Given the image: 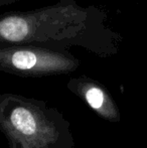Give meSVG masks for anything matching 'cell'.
Segmentation results:
<instances>
[{
	"mask_svg": "<svg viewBox=\"0 0 147 148\" xmlns=\"http://www.w3.org/2000/svg\"><path fill=\"white\" fill-rule=\"evenodd\" d=\"M0 131L8 148H75L71 123L44 101L0 94Z\"/></svg>",
	"mask_w": 147,
	"mask_h": 148,
	"instance_id": "1",
	"label": "cell"
},
{
	"mask_svg": "<svg viewBox=\"0 0 147 148\" xmlns=\"http://www.w3.org/2000/svg\"><path fill=\"white\" fill-rule=\"evenodd\" d=\"M28 33L26 21L18 16H10L0 21V35L10 41H20Z\"/></svg>",
	"mask_w": 147,
	"mask_h": 148,
	"instance_id": "4",
	"label": "cell"
},
{
	"mask_svg": "<svg viewBox=\"0 0 147 148\" xmlns=\"http://www.w3.org/2000/svg\"><path fill=\"white\" fill-rule=\"evenodd\" d=\"M10 66L14 71L20 73H53L65 72L63 69L53 64H44L38 60L37 56L29 51H18L12 53Z\"/></svg>",
	"mask_w": 147,
	"mask_h": 148,
	"instance_id": "3",
	"label": "cell"
},
{
	"mask_svg": "<svg viewBox=\"0 0 147 148\" xmlns=\"http://www.w3.org/2000/svg\"><path fill=\"white\" fill-rule=\"evenodd\" d=\"M69 88L100 118L111 123L121 121L117 103L103 86L89 80H78L72 82Z\"/></svg>",
	"mask_w": 147,
	"mask_h": 148,
	"instance_id": "2",
	"label": "cell"
}]
</instances>
